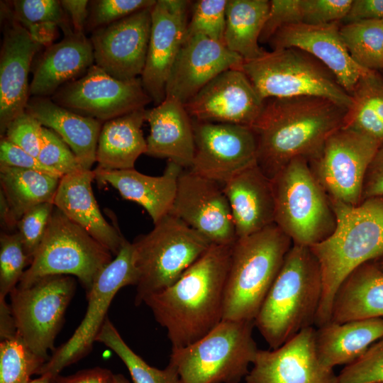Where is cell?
I'll list each match as a JSON object with an SVG mask.
<instances>
[{
  "instance_id": "cell-1",
  "label": "cell",
  "mask_w": 383,
  "mask_h": 383,
  "mask_svg": "<svg viewBox=\"0 0 383 383\" xmlns=\"http://www.w3.org/2000/svg\"><path fill=\"white\" fill-rule=\"evenodd\" d=\"M348 108L316 96L273 98L251 127L257 141V165L272 179L292 160L309 161L328 137L342 128Z\"/></svg>"
},
{
  "instance_id": "cell-2",
  "label": "cell",
  "mask_w": 383,
  "mask_h": 383,
  "mask_svg": "<svg viewBox=\"0 0 383 383\" xmlns=\"http://www.w3.org/2000/svg\"><path fill=\"white\" fill-rule=\"evenodd\" d=\"M233 245L211 244L174 284L144 299L172 349L198 340L223 320Z\"/></svg>"
},
{
  "instance_id": "cell-3",
  "label": "cell",
  "mask_w": 383,
  "mask_h": 383,
  "mask_svg": "<svg viewBox=\"0 0 383 383\" xmlns=\"http://www.w3.org/2000/svg\"><path fill=\"white\" fill-rule=\"evenodd\" d=\"M330 201L336 216L335 228L326 240L310 247L323 279L317 327L331 321L335 293L347 275L383 253V197L367 199L357 206Z\"/></svg>"
},
{
  "instance_id": "cell-4",
  "label": "cell",
  "mask_w": 383,
  "mask_h": 383,
  "mask_svg": "<svg viewBox=\"0 0 383 383\" xmlns=\"http://www.w3.org/2000/svg\"><path fill=\"white\" fill-rule=\"evenodd\" d=\"M322 293L318 259L310 247L293 244L254 320L271 349L315 324Z\"/></svg>"
},
{
  "instance_id": "cell-5",
  "label": "cell",
  "mask_w": 383,
  "mask_h": 383,
  "mask_svg": "<svg viewBox=\"0 0 383 383\" xmlns=\"http://www.w3.org/2000/svg\"><path fill=\"white\" fill-rule=\"evenodd\" d=\"M293 245L275 223L233 245L223 320H255Z\"/></svg>"
},
{
  "instance_id": "cell-6",
  "label": "cell",
  "mask_w": 383,
  "mask_h": 383,
  "mask_svg": "<svg viewBox=\"0 0 383 383\" xmlns=\"http://www.w3.org/2000/svg\"><path fill=\"white\" fill-rule=\"evenodd\" d=\"M253 321L222 320L198 340L172 349L169 365L183 383H238L258 349Z\"/></svg>"
},
{
  "instance_id": "cell-7",
  "label": "cell",
  "mask_w": 383,
  "mask_h": 383,
  "mask_svg": "<svg viewBox=\"0 0 383 383\" xmlns=\"http://www.w3.org/2000/svg\"><path fill=\"white\" fill-rule=\"evenodd\" d=\"M138 272L135 305L174 284L210 248L204 235L168 213L132 243Z\"/></svg>"
},
{
  "instance_id": "cell-8",
  "label": "cell",
  "mask_w": 383,
  "mask_h": 383,
  "mask_svg": "<svg viewBox=\"0 0 383 383\" xmlns=\"http://www.w3.org/2000/svg\"><path fill=\"white\" fill-rule=\"evenodd\" d=\"M271 181L274 223L293 244L311 247L333 233L336 226L335 213L307 160H292Z\"/></svg>"
},
{
  "instance_id": "cell-9",
  "label": "cell",
  "mask_w": 383,
  "mask_h": 383,
  "mask_svg": "<svg viewBox=\"0 0 383 383\" xmlns=\"http://www.w3.org/2000/svg\"><path fill=\"white\" fill-rule=\"evenodd\" d=\"M241 70L264 101L273 98L316 96L349 108L352 96L333 73L310 54L295 48L273 50L244 62Z\"/></svg>"
},
{
  "instance_id": "cell-10",
  "label": "cell",
  "mask_w": 383,
  "mask_h": 383,
  "mask_svg": "<svg viewBox=\"0 0 383 383\" xmlns=\"http://www.w3.org/2000/svg\"><path fill=\"white\" fill-rule=\"evenodd\" d=\"M112 253L55 206L43 240L17 286H29L43 277L68 275L78 278L87 292Z\"/></svg>"
},
{
  "instance_id": "cell-11",
  "label": "cell",
  "mask_w": 383,
  "mask_h": 383,
  "mask_svg": "<svg viewBox=\"0 0 383 383\" xmlns=\"http://www.w3.org/2000/svg\"><path fill=\"white\" fill-rule=\"evenodd\" d=\"M138 272L132 243L126 240L115 258L106 265L87 294V309L72 335L55 349L42 367L39 375L53 379L66 367L77 362L92 349L116 293L128 285H136Z\"/></svg>"
},
{
  "instance_id": "cell-12",
  "label": "cell",
  "mask_w": 383,
  "mask_h": 383,
  "mask_svg": "<svg viewBox=\"0 0 383 383\" xmlns=\"http://www.w3.org/2000/svg\"><path fill=\"white\" fill-rule=\"evenodd\" d=\"M75 289L71 276L51 275L27 287L17 286L9 294L17 334L34 353L48 360V351L53 349Z\"/></svg>"
},
{
  "instance_id": "cell-13",
  "label": "cell",
  "mask_w": 383,
  "mask_h": 383,
  "mask_svg": "<svg viewBox=\"0 0 383 383\" xmlns=\"http://www.w3.org/2000/svg\"><path fill=\"white\" fill-rule=\"evenodd\" d=\"M382 145L345 128L331 134L319 154L308 161L328 198L350 206L362 201L367 170Z\"/></svg>"
},
{
  "instance_id": "cell-14",
  "label": "cell",
  "mask_w": 383,
  "mask_h": 383,
  "mask_svg": "<svg viewBox=\"0 0 383 383\" xmlns=\"http://www.w3.org/2000/svg\"><path fill=\"white\" fill-rule=\"evenodd\" d=\"M50 98L65 109L102 123L144 109L152 101L140 77L120 80L96 65Z\"/></svg>"
},
{
  "instance_id": "cell-15",
  "label": "cell",
  "mask_w": 383,
  "mask_h": 383,
  "mask_svg": "<svg viewBox=\"0 0 383 383\" xmlns=\"http://www.w3.org/2000/svg\"><path fill=\"white\" fill-rule=\"evenodd\" d=\"M194 155L191 170L224 184L257 164V141L250 127L192 119Z\"/></svg>"
},
{
  "instance_id": "cell-16",
  "label": "cell",
  "mask_w": 383,
  "mask_h": 383,
  "mask_svg": "<svg viewBox=\"0 0 383 383\" xmlns=\"http://www.w3.org/2000/svg\"><path fill=\"white\" fill-rule=\"evenodd\" d=\"M170 214L204 235L211 244L233 245L238 238L223 184L184 169Z\"/></svg>"
},
{
  "instance_id": "cell-17",
  "label": "cell",
  "mask_w": 383,
  "mask_h": 383,
  "mask_svg": "<svg viewBox=\"0 0 383 383\" xmlns=\"http://www.w3.org/2000/svg\"><path fill=\"white\" fill-rule=\"evenodd\" d=\"M3 39L0 53V135L26 111L30 99L28 74L32 61L43 48L13 17L10 6L1 4Z\"/></svg>"
},
{
  "instance_id": "cell-18",
  "label": "cell",
  "mask_w": 383,
  "mask_h": 383,
  "mask_svg": "<svg viewBox=\"0 0 383 383\" xmlns=\"http://www.w3.org/2000/svg\"><path fill=\"white\" fill-rule=\"evenodd\" d=\"M192 3L157 0L152 7L150 36L140 78L155 106L165 99L170 72L185 40Z\"/></svg>"
},
{
  "instance_id": "cell-19",
  "label": "cell",
  "mask_w": 383,
  "mask_h": 383,
  "mask_svg": "<svg viewBox=\"0 0 383 383\" xmlns=\"http://www.w3.org/2000/svg\"><path fill=\"white\" fill-rule=\"evenodd\" d=\"M152 7L94 30L89 38L94 65L120 80L140 77L150 36Z\"/></svg>"
},
{
  "instance_id": "cell-20",
  "label": "cell",
  "mask_w": 383,
  "mask_h": 383,
  "mask_svg": "<svg viewBox=\"0 0 383 383\" xmlns=\"http://www.w3.org/2000/svg\"><path fill=\"white\" fill-rule=\"evenodd\" d=\"M315 331L311 326L277 348L258 350L246 383H338L317 355Z\"/></svg>"
},
{
  "instance_id": "cell-21",
  "label": "cell",
  "mask_w": 383,
  "mask_h": 383,
  "mask_svg": "<svg viewBox=\"0 0 383 383\" xmlns=\"http://www.w3.org/2000/svg\"><path fill=\"white\" fill-rule=\"evenodd\" d=\"M265 101L247 75L230 69L216 76L185 104L192 119L252 127Z\"/></svg>"
},
{
  "instance_id": "cell-22",
  "label": "cell",
  "mask_w": 383,
  "mask_h": 383,
  "mask_svg": "<svg viewBox=\"0 0 383 383\" xmlns=\"http://www.w3.org/2000/svg\"><path fill=\"white\" fill-rule=\"evenodd\" d=\"M243 62L222 43L201 35L186 37L169 76L166 96L185 104L216 76L240 69Z\"/></svg>"
},
{
  "instance_id": "cell-23",
  "label": "cell",
  "mask_w": 383,
  "mask_h": 383,
  "mask_svg": "<svg viewBox=\"0 0 383 383\" xmlns=\"http://www.w3.org/2000/svg\"><path fill=\"white\" fill-rule=\"evenodd\" d=\"M340 22L323 25L303 23L278 30L268 43L272 50L295 48L310 54L328 67L340 84L351 94L366 70L356 63L340 34Z\"/></svg>"
},
{
  "instance_id": "cell-24",
  "label": "cell",
  "mask_w": 383,
  "mask_h": 383,
  "mask_svg": "<svg viewBox=\"0 0 383 383\" xmlns=\"http://www.w3.org/2000/svg\"><path fill=\"white\" fill-rule=\"evenodd\" d=\"M94 179L93 170L82 169L64 175L53 204L116 256L126 239L103 216L92 191Z\"/></svg>"
},
{
  "instance_id": "cell-25",
  "label": "cell",
  "mask_w": 383,
  "mask_h": 383,
  "mask_svg": "<svg viewBox=\"0 0 383 383\" xmlns=\"http://www.w3.org/2000/svg\"><path fill=\"white\" fill-rule=\"evenodd\" d=\"M236 236L242 238L274 223L275 203L272 181L257 164L223 184Z\"/></svg>"
},
{
  "instance_id": "cell-26",
  "label": "cell",
  "mask_w": 383,
  "mask_h": 383,
  "mask_svg": "<svg viewBox=\"0 0 383 383\" xmlns=\"http://www.w3.org/2000/svg\"><path fill=\"white\" fill-rule=\"evenodd\" d=\"M150 126L145 155L167 159L184 169H190L194 155L192 118L184 104L166 96L159 105L145 110Z\"/></svg>"
},
{
  "instance_id": "cell-27",
  "label": "cell",
  "mask_w": 383,
  "mask_h": 383,
  "mask_svg": "<svg viewBox=\"0 0 383 383\" xmlns=\"http://www.w3.org/2000/svg\"><path fill=\"white\" fill-rule=\"evenodd\" d=\"M94 65L93 47L84 33L64 35L45 48L35 67L30 96L51 97L61 87L75 80Z\"/></svg>"
},
{
  "instance_id": "cell-28",
  "label": "cell",
  "mask_w": 383,
  "mask_h": 383,
  "mask_svg": "<svg viewBox=\"0 0 383 383\" xmlns=\"http://www.w3.org/2000/svg\"><path fill=\"white\" fill-rule=\"evenodd\" d=\"M184 168L168 161L161 176L153 177L134 168L109 170H93L95 179L110 184L125 199L144 208L153 223L170 213L176 196L178 178Z\"/></svg>"
},
{
  "instance_id": "cell-29",
  "label": "cell",
  "mask_w": 383,
  "mask_h": 383,
  "mask_svg": "<svg viewBox=\"0 0 383 383\" xmlns=\"http://www.w3.org/2000/svg\"><path fill=\"white\" fill-rule=\"evenodd\" d=\"M26 111L43 127L53 131L69 146L84 170L96 162V149L103 123L55 103L50 97L30 96Z\"/></svg>"
},
{
  "instance_id": "cell-30",
  "label": "cell",
  "mask_w": 383,
  "mask_h": 383,
  "mask_svg": "<svg viewBox=\"0 0 383 383\" xmlns=\"http://www.w3.org/2000/svg\"><path fill=\"white\" fill-rule=\"evenodd\" d=\"M382 338L383 318L329 321L316 329L315 346L320 361L333 369L354 362Z\"/></svg>"
},
{
  "instance_id": "cell-31",
  "label": "cell",
  "mask_w": 383,
  "mask_h": 383,
  "mask_svg": "<svg viewBox=\"0 0 383 383\" xmlns=\"http://www.w3.org/2000/svg\"><path fill=\"white\" fill-rule=\"evenodd\" d=\"M383 318V271L372 260L350 272L338 287L331 321Z\"/></svg>"
},
{
  "instance_id": "cell-32",
  "label": "cell",
  "mask_w": 383,
  "mask_h": 383,
  "mask_svg": "<svg viewBox=\"0 0 383 383\" xmlns=\"http://www.w3.org/2000/svg\"><path fill=\"white\" fill-rule=\"evenodd\" d=\"M145 110H138L103 123L96 149L97 168H134L137 159L147 150L142 131Z\"/></svg>"
},
{
  "instance_id": "cell-33",
  "label": "cell",
  "mask_w": 383,
  "mask_h": 383,
  "mask_svg": "<svg viewBox=\"0 0 383 383\" xmlns=\"http://www.w3.org/2000/svg\"><path fill=\"white\" fill-rule=\"evenodd\" d=\"M270 1L228 0L223 44L244 62L266 53L260 46V37L267 18Z\"/></svg>"
},
{
  "instance_id": "cell-34",
  "label": "cell",
  "mask_w": 383,
  "mask_h": 383,
  "mask_svg": "<svg viewBox=\"0 0 383 383\" xmlns=\"http://www.w3.org/2000/svg\"><path fill=\"white\" fill-rule=\"evenodd\" d=\"M61 178L35 170L0 166L1 191L17 222L32 207L53 200Z\"/></svg>"
},
{
  "instance_id": "cell-35",
  "label": "cell",
  "mask_w": 383,
  "mask_h": 383,
  "mask_svg": "<svg viewBox=\"0 0 383 383\" xmlns=\"http://www.w3.org/2000/svg\"><path fill=\"white\" fill-rule=\"evenodd\" d=\"M353 102L345 114L343 128L383 144V77L368 70L351 93Z\"/></svg>"
},
{
  "instance_id": "cell-36",
  "label": "cell",
  "mask_w": 383,
  "mask_h": 383,
  "mask_svg": "<svg viewBox=\"0 0 383 383\" xmlns=\"http://www.w3.org/2000/svg\"><path fill=\"white\" fill-rule=\"evenodd\" d=\"M9 4L14 18L44 48L53 43L57 28L64 35L74 32L60 1L15 0Z\"/></svg>"
},
{
  "instance_id": "cell-37",
  "label": "cell",
  "mask_w": 383,
  "mask_h": 383,
  "mask_svg": "<svg viewBox=\"0 0 383 383\" xmlns=\"http://www.w3.org/2000/svg\"><path fill=\"white\" fill-rule=\"evenodd\" d=\"M96 341L103 343L119 357L129 371L133 383H183L177 370L170 365L163 370L149 365L126 344L108 318Z\"/></svg>"
},
{
  "instance_id": "cell-38",
  "label": "cell",
  "mask_w": 383,
  "mask_h": 383,
  "mask_svg": "<svg viewBox=\"0 0 383 383\" xmlns=\"http://www.w3.org/2000/svg\"><path fill=\"white\" fill-rule=\"evenodd\" d=\"M341 38L353 60L362 67L383 69V23L364 21L340 26Z\"/></svg>"
},
{
  "instance_id": "cell-39",
  "label": "cell",
  "mask_w": 383,
  "mask_h": 383,
  "mask_svg": "<svg viewBox=\"0 0 383 383\" xmlns=\"http://www.w3.org/2000/svg\"><path fill=\"white\" fill-rule=\"evenodd\" d=\"M48 361L34 353L16 333L0 343V383H29Z\"/></svg>"
},
{
  "instance_id": "cell-40",
  "label": "cell",
  "mask_w": 383,
  "mask_h": 383,
  "mask_svg": "<svg viewBox=\"0 0 383 383\" xmlns=\"http://www.w3.org/2000/svg\"><path fill=\"white\" fill-rule=\"evenodd\" d=\"M30 264L17 232H1L0 236V298L17 287Z\"/></svg>"
},
{
  "instance_id": "cell-41",
  "label": "cell",
  "mask_w": 383,
  "mask_h": 383,
  "mask_svg": "<svg viewBox=\"0 0 383 383\" xmlns=\"http://www.w3.org/2000/svg\"><path fill=\"white\" fill-rule=\"evenodd\" d=\"M227 1L199 0L192 4L186 37L201 35L223 43Z\"/></svg>"
},
{
  "instance_id": "cell-42",
  "label": "cell",
  "mask_w": 383,
  "mask_h": 383,
  "mask_svg": "<svg viewBox=\"0 0 383 383\" xmlns=\"http://www.w3.org/2000/svg\"><path fill=\"white\" fill-rule=\"evenodd\" d=\"M155 3V0L91 1L85 30L92 33L138 11L152 7Z\"/></svg>"
},
{
  "instance_id": "cell-43",
  "label": "cell",
  "mask_w": 383,
  "mask_h": 383,
  "mask_svg": "<svg viewBox=\"0 0 383 383\" xmlns=\"http://www.w3.org/2000/svg\"><path fill=\"white\" fill-rule=\"evenodd\" d=\"M338 377V383H383V338L345 366Z\"/></svg>"
},
{
  "instance_id": "cell-44",
  "label": "cell",
  "mask_w": 383,
  "mask_h": 383,
  "mask_svg": "<svg viewBox=\"0 0 383 383\" xmlns=\"http://www.w3.org/2000/svg\"><path fill=\"white\" fill-rule=\"evenodd\" d=\"M37 158L62 176L83 169L69 146L53 131L45 127L43 128Z\"/></svg>"
},
{
  "instance_id": "cell-45",
  "label": "cell",
  "mask_w": 383,
  "mask_h": 383,
  "mask_svg": "<svg viewBox=\"0 0 383 383\" xmlns=\"http://www.w3.org/2000/svg\"><path fill=\"white\" fill-rule=\"evenodd\" d=\"M54 207L50 202L39 204L28 210L17 222V233L30 262L45 235Z\"/></svg>"
},
{
  "instance_id": "cell-46",
  "label": "cell",
  "mask_w": 383,
  "mask_h": 383,
  "mask_svg": "<svg viewBox=\"0 0 383 383\" xmlns=\"http://www.w3.org/2000/svg\"><path fill=\"white\" fill-rule=\"evenodd\" d=\"M43 128L34 116L25 111L10 122L2 138L38 157Z\"/></svg>"
},
{
  "instance_id": "cell-47",
  "label": "cell",
  "mask_w": 383,
  "mask_h": 383,
  "mask_svg": "<svg viewBox=\"0 0 383 383\" xmlns=\"http://www.w3.org/2000/svg\"><path fill=\"white\" fill-rule=\"evenodd\" d=\"M301 0H272L260 43H267L280 28L302 23Z\"/></svg>"
},
{
  "instance_id": "cell-48",
  "label": "cell",
  "mask_w": 383,
  "mask_h": 383,
  "mask_svg": "<svg viewBox=\"0 0 383 383\" xmlns=\"http://www.w3.org/2000/svg\"><path fill=\"white\" fill-rule=\"evenodd\" d=\"M353 0H301L302 23L323 25L343 21Z\"/></svg>"
},
{
  "instance_id": "cell-49",
  "label": "cell",
  "mask_w": 383,
  "mask_h": 383,
  "mask_svg": "<svg viewBox=\"0 0 383 383\" xmlns=\"http://www.w3.org/2000/svg\"><path fill=\"white\" fill-rule=\"evenodd\" d=\"M0 166L35 170L59 178L63 177L56 170L43 165L36 157L11 143L5 138H1L0 141Z\"/></svg>"
},
{
  "instance_id": "cell-50",
  "label": "cell",
  "mask_w": 383,
  "mask_h": 383,
  "mask_svg": "<svg viewBox=\"0 0 383 383\" xmlns=\"http://www.w3.org/2000/svg\"><path fill=\"white\" fill-rule=\"evenodd\" d=\"M374 197H383V144L369 165L362 187V201Z\"/></svg>"
},
{
  "instance_id": "cell-51",
  "label": "cell",
  "mask_w": 383,
  "mask_h": 383,
  "mask_svg": "<svg viewBox=\"0 0 383 383\" xmlns=\"http://www.w3.org/2000/svg\"><path fill=\"white\" fill-rule=\"evenodd\" d=\"M375 20H383V0H353L343 21L346 24Z\"/></svg>"
},
{
  "instance_id": "cell-52",
  "label": "cell",
  "mask_w": 383,
  "mask_h": 383,
  "mask_svg": "<svg viewBox=\"0 0 383 383\" xmlns=\"http://www.w3.org/2000/svg\"><path fill=\"white\" fill-rule=\"evenodd\" d=\"M52 383H114V374L109 370L94 367L80 370L73 374L57 376Z\"/></svg>"
},
{
  "instance_id": "cell-53",
  "label": "cell",
  "mask_w": 383,
  "mask_h": 383,
  "mask_svg": "<svg viewBox=\"0 0 383 383\" xmlns=\"http://www.w3.org/2000/svg\"><path fill=\"white\" fill-rule=\"evenodd\" d=\"M61 5L67 14L73 30L76 33H84L89 16L87 0H62Z\"/></svg>"
},
{
  "instance_id": "cell-54",
  "label": "cell",
  "mask_w": 383,
  "mask_h": 383,
  "mask_svg": "<svg viewBox=\"0 0 383 383\" xmlns=\"http://www.w3.org/2000/svg\"><path fill=\"white\" fill-rule=\"evenodd\" d=\"M17 333L10 304L6 298H0V338L1 340L13 337Z\"/></svg>"
},
{
  "instance_id": "cell-55",
  "label": "cell",
  "mask_w": 383,
  "mask_h": 383,
  "mask_svg": "<svg viewBox=\"0 0 383 383\" xmlns=\"http://www.w3.org/2000/svg\"><path fill=\"white\" fill-rule=\"evenodd\" d=\"M0 221L1 226L6 230L16 228V222L12 217L10 207L1 191H0Z\"/></svg>"
},
{
  "instance_id": "cell-56",
  "label": "cell",
  "mask_w": 383,
  "mask_h": 383,
  "mask_svg": "<svg viewBox=\"0 0 383 383\" xmlns=\"http://www.w3.org/2000/svg\"><path fill=\"white\" fill-rule=\"evenodd\" d=\"M52 379L46 375H40V377L30 380L29 383H52Z\"/></svg>"
},
{
  "instance_id": "cell-57",
  "label": "cell",
  "mask_w": 383,
  "mask_h": 383,
  "mask_svg": "<svg viewBox=\"0 0 383 383\" xmlns=\"http://www.w3.org/2000/svg\"><path fill=\"white\" fill-rule=\"evenodd\" d=\"M114 383H130L128 380L121 374H114Z\"/></svg>"
},
{
  "instance_id": "cell-58",
  "label": "cell",
  "mask_w": 383,
  "mask_h": 383,
  "mask_svg": "<svg viewBox=\"0 0 383 383\" xmlns=\"http://www.w3.org/2000/svg\"><path fill=\"white\" fill-rule=\"evenodd\" d=\"M372 261L380 270L383 271V253Z\"/></svg>"
},
{
  "instance_id": "cell-59",
  "label": "cell",
  "mask_w": 383,
  "mask_h": 383,
  "mask_svg": "<svg viewBox=\"0 0 383 383\" xmlns=\"http://www.w3.org/2000/svg\"><path fill=\"white\" fill-rule=\"evenodd\" d=\"M382 23H383V20H382Z\"/></svg>"
}]
</instances>
